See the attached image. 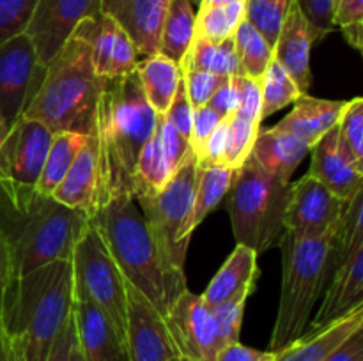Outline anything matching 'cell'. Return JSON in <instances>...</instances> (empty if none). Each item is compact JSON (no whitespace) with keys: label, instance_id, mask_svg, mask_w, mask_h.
<instances>
[{"label":"cell","instance_id":"53","mask_svg":"<svg viewBox=\"0 0 363 361\" xmlns=\"http://www.w3.org/2000/svg\"><path fill=\"white\" fill-rule=\"evenodd\" d=\"M4 282H6V265H4V244H2V236H0V306H2Z\"/></svg>","mask_w":363,"mask_h":361},{"label":"cell","instance_id":"15","mask_svg":"<svg viewBox=\"0 0 363 361\" xmlns=\"http://www.w3.org/2000/svg\"><path fill=\"white\" fill-rule=\"evenodd\" d=\"M188 152H190L188 140L177 133L165 115H158L155 133L145 142L137 161L133 184L135 200L152 197L162 191L177 172Z\"/></svg>","mask_w":363,"mask_h":361},{"label":"cell","instance_id":"38","mask_svg":"<svg viewBox=\"0 0 363 361\" xmlns=\"http://www.w3.org/2000/svg\"><path fill=\"white\" fill-rule=\"evenodd\" d=\"M339 149L350 161L363 170V98L346 103L339 124Z\"/></svg>","mask_w":363,"mask_h":361},{"label":"cell","instance_id":"47","mask_svg":"<svg viewBox=\"0 0 363 361\" xmlns=\"http://www.w3.org/2000/svg\"><path fill=\"white\" fill-rule=\"evenodd\" d=\"M167 120L176 127L177 133L188 140L190 138V130H191V120H194V108H191L190 101L186 98V91H184V81L181 78L179 85H177V91L174 94L172 103H170L169 110L165 113Z\"/></svg>","mask_w":363,"mask_h":361},{"label":"cell","instance_id":"5","mask_svg":"<svg viewBox=\"0 0 363 361\" xmlns=\"http://www.w3.org/2000/svg\"><path fill=\"white\" fill-rule=\"evenodd\" d=\"M96 18H85L46 66L41 87L21 117L39 120L52 133H91L96 105L108 80L92 64Z\"/></svg>","mask_w":363,"mask_h":361},{"label":"cell","instance_id":"57","mask_svg":"<svg viewBox=\"0 0 363 361\" xmlns=\"http://www.w3.org/2000/svg\"><path fill=\"white\" fill-rule=\"evenodd\" d=\"M174 361H194V360H190V357H184V356H179V357H176V360Z\"/></svg>","mask_w":363,"mask_h":361},{"label":"cell","instance_id":"22","mask_svg":"<svg viewBox=\"0 0 363 361\" xmlns=\"http://www.w3.org/2000/svg\"><path fill=\"white\" fill-rule=\"evenodd\" d=\"M362 328L363 306L323 328L307 329L300 338L275 350V361H326Z\"/></svg>","mask_w":363,"mask_h":361},{"label":"cell","instance_id":"52","mask_svg":"<svg viewBox=\"0 0 363 361\" xmlns=\"http://www.w3.org/2000/svg\"><path fill=\"white\" fill-rule=\"evenodd\" d=\"M0 361H16L13 350V342H11L2 322H0Z\"/></svg>","mask_w":363,"mask_h":361},{"label":"cell","instance_id":"27","mask_svg":"<svg viewBox=\"0 0 363 361\" xmlns=\"http://www.w3.org/2000/svg\"><path fill=\"white\" fill-rule=\"evenodd\" d=\"M346 103L347 101H330V99H319L303 94L294 103V108L273 127L294 134L312 149V145L318 144L319 138L325 137L330 130L339 124Z\"/></svg>","mask_w":363,"mask_h":361},{"label":"cell","instance_id":"55","mask_svg":"<svg viewBox=\"0 0 363 361\" xmlns=\"http://www.w3.org/2000/svg\"><path fill=\"white\" fill-rule=\"evenodd\" d=\"M233 2H243V0H199V7L202 6H227Z\"/></svg>","mask_w":363,"mask_h":361},{"label":"cell","instance_id":"16","mask_svg":"<svg viewBox=\"0 0 363 361\" xmlns=\"http://www.w3.org/2000/svg\"><path fill=\"white\" fill-rule=\"evenodd\" d=\"M53 134L39 120L20 117L0 145V173L23 186L35 188L45 166Z\"/></svg>","mask_w":363,"mask_h":361},{"label":"cell","instance_id":"9","mask_svg":"<svg viewBox=\"0 0 363 361\" xmlns=\"http://www.w3.org/2000/svg\"><path fill=\"white\" fill-rule=\"evenodd\" d=\"M73 292L82 294L108 317L124 340L126 333V280L121 275L101 236L91 222L82 232L71 255Z\"/></svg>","mask_w":363,"mask_h":361},{"label":"cell","instance_id":"41","mask_svg":"<svg viewBox=\"0 0 363 361\" xmlns=\"http://www.w3.org/2000/svg\"><path fill=\"white\" fill-rule=\"evenodd\" d=\"M38 0H0V45L25 34Z\"/></svg>","mask_w":363,"mask_h":361},{"label":"cell","instance_id":"33","mask_svg":"<svg viewBox=\"0 0 363 361\" xmlns=\"http://www.w3.org/2000/svg\"><path fill=\"white\" fill-rule=\"evenodd\" d=\"M234 172L236 170L227 168V166H206V168H199L194 214H191V230L194 232L218 207L222 198L229 191Z\"/></svg>","mask_w":363,"mask_h":361},{"label":"cell","instance_id":"12","mask_svg":"<svg viewBox=\"0 0 363 361\" xmlns=\"http://www.w3.org/2000/svg\"><path fill=\"white\" fill-rule=\"evenodd\" d=\"M124 345L128 361H174L181 356L167 328L165 317L128 282Z\"/></svg>","mask_w":363,"mask_h":361},{"label":"cell","instance_id":"40","mask_svg":"<svg viewBox=\"0 0 363 361\" xmlns=\"http://www.w3.org/2000/svg\"><path fill=\"white\" fill-rule=\"evenodd\" d=\"M333 27L340 28L347 45L360 52L363 46V0H335Z\"/></svg>","mask_w":363,"mask_h":361},{"label":"cell","instance_id":"50","mask_svg":"<svg viewBox=\"0 0 363 361\" xmlns=\"http://www.w3.org/2000/svg\"><path fill=\"white\" fill-rule=\"evenodd\" d=\"M74 338H77V329H74V319L73 314H71L69 321L66 322V326H64L62 331H60L59 338L53 343L52 350H50V356L46 361H67Z\"/></svg>","mask_w":363,"mask_h":361},{"label":"cell","instance_id":"30","mask_svg":"<svg viewBox=\"0 0 363 361\" xmlns=\"http://www.w3.org/2000/svg\"><path fill=\"white\" fill-rule=\"evenodd\" d=\"M195 38V9L191 0H170L160 35L158 53L177 64L184 59Z\"/></svg>","mask_w":363,"mask_h":361},{"label":"cell","instance_id":"8","mask_svg":"<svg viewBox=\"0 0 363 361\" xmlns=\"http://www.w3.org/2000/svg\"><path fill=\"white\" fill-rule=\"evenodd\" d=\"M197 179L199 165L194 152L190 151L162 191L152 197L135 200L156 243L169 260L179 269H184L188 244L194 236L191 214Z\"/></svg>","mask_w":363,"mask_h":361},{"label":"cell","instance_id":"36","mask_svg":"<svg viewBox=\"0 0 363 361\" xmlns=\"http://www.w3.org/2000/svg\"><path fill=\"white\" fill-rule=\"evenodd\" d=\"M333 246L339 265L363 246V190L346 204L333 230Z\"/></svg>","mask_w":363,"mask_h":361},{"label":"cell","instance_id":"17","mask_svg":"<svg viewBox=\"0 0 363 361\" xmlns=\"http://www.w3.org/2000/svg\"><path fill=\"white\" fill-rule=\"evenodd\" d=\"M170 0H101V13L121 25L133 41L137 53H158L163 20Z\"/></svg>","mask_w":363,"mask_h":361},{"label":"cell","instance_id":"6","mask_svg":"<svg viewBox=\"0 0 363 361\" xmlns=\"http://www.w3.org/2000/svg\"><path fill=\"white\" fill-rule=\"evenodd\" d=\"M333 230L314 237H298L289 232H284L280 237L282 290L269 340L272 353L282 349L307 331L312 311L321 299L326 283L339 268L333 246Z\"/></svg>","mask_w":363,"mask_h":361},{"label":"cell","instance_id":"51","mask_svg":"<svg viewBox=\"0 0 363 361\" xmlns=\"http://www.w3.org/2000/svg\"><path fill=\"white\" fill-rule=\"evenodd\" d=\"M326 361H363V328L351 335Z\"/></svg>","mask_w":363,"mask_h":361},{"label":"cell","instance_id":"23","mask_svg":"<svg viewBox=\"0 0 363 361\" xmlns=\"http://www.w3.org/2000/svg\"><path fill=\"white\" fill-rule=\"evenodd\" d=\"M137 48L130 35L108 14L96 18L92 35V64L103 78H119L137 71Z\"/></svg>","mask_w":363,"mask_h":361},{"label":"cell","instance_id":"18","mask_svg":"<svg viewBox=\"0 0 363 361\" xmlns=\"http://www.w3.org/2000/svg\"><path fill=\"white\" fill-rule=\"evenodd\" d=\"M73 319L84 361H128L124 340L108 317L77 292H73Z\"/></svg>","mask_w":363,"mask_h":361},{"label":"cell","instance_id":"25","mask_svg":"<svg viewBox=\"0 0 363 361\" xmlns=\"http://www.w3.org/2000/svg\"><path fill=\"white\" fill-rule=\"evenodd\" d=\"M308 152L311 147L300 138L287 131L269 127V130H259L248 159H252L268 176L275 177L280 183L289 184L298 165L303 161Z\"/></svg>","mask_w":363,"mask_h":361},{"label":"cell","instance_id":"24","mask_svg":"<svg viewBox=\"0 0 363 361\" xmlns=\"http://www.w3.org/2000/svg\"><path fill=\"white\" fill-rule=\"evenodd\" d=\"M257 278V253L245 244H236L201 297L208 306L234 299H248Z\"/></svg>","mask_w":363,"mask_h":361},{"label":"cell","instance_id":"14","mask_svg":"<svg viewBox=\"0 0 363 361\" xmlns=\"http://www.w3.org/2000/svg\"><path fill=\"white\" fill-rule=\"evenodd\" d=\"M165 322L181 356L194 361H215L222 347L211 308L201 296L184 290L165 315Z\"/></svg>","mask_w":363,"mask_h":361},{"label":"cell","instance_id":"48","mask_svg":"<svg viewBox=\"0 0 363 361\" xmlns=\"http://www.w3.org/2000/svg\"><path fill=\"white\" fill-rule=\"evenodd\" d=\"M238 101H240V94H238V84L234 76H225L222 84L216 87L215 94L209 99L208 106L215 110L222 119L225 117H233L238 110Z\"/></svg>","mask_w":363,"mask_h":361},{"label":"cell","instance_id":"43","mask_svg":"<svg viewBox=\"0 0 363 361\" xmlns=\"http://www.w3.org/2000/svg\"><path fill=\"white\" fill-rule=\"evenodd\" d=\"M296 6L307 20L314 42L325 39L330 32L335 30L333 27L335 0H296Z\"/></svg>","mask_w":363,"mask_h":361},{"label":"cell","instance_id":"45","mask_svg":"<svg viewBox=\"0 0 363 361\" xmlns=\"http://www.w3.org/2000/svg\"><path fill=\"white\" fill-rule=\"evenodd\" d=\"M223 78L225 76L206 73V71H183L184 91H186V98L191 108L197 110L208 105Z\"/></svg>","mask_w":363,"mask_h":361},{"label":"cell","instance_id":"49","mask_svg":"<svg viewBox=\"0 0 363 361\" xmlns=\"http://www.w3.org/2000/svg\"><path fill=\"white\" fill-rule=\"evenodd\" d=\"M215 361H275V353L252 349L241 342H234L220 349Z\"/></svg>","mask_w":363,"mask_h":361},{"label":"cell","instance_id":"54","mask_svg":"<svg viewBox=\"0 0 363 361\" xmlns=\"http://www.w3.org/2000/svg\"><path fill=\"white\" fill-rule=\"evenodd\" d=\"M67 361H84V356H82V353H80V347H78V342H77V338H74L73 345H71V350H69V357H67Z\"/></svg>","mask_w":363,"mask_h":361},{"label":"cell","instance_id":"21","mask_svg":"<svg viewBox=\"0 0 363 361\" xmlns=\"http://www.w3.org/2000/svg\"><path fill=\"white\" fill-rule=\"evenodd\" d=\"M312 45H314V39H312L307 20L301 14L300 7L294 4L273 46V59L293 78L301 94H308V88L312 85Z\"/></svg>","mask_w":363,"mask_h":361},{"label":"cell","instance_id":"7","mask_svg":"<svg viewBox=\"0 0 363 361\" xmlns=\"http://www.w3.org/2000/svg\"><path fill=\"white\" fill-rule=\"evenodd\" d=\"M291 195V183H280L247 159L234 172L227 191V211L238 244L264 253L279 246L286 232L284 216Z\"/></svg>","mask_w":363,"mask_h":361},{"label":"cell","instance_id":"32","mask_svg":"<svg viewBox=\"0 0 363 361\" xmlns=\"http://www.w3.org/2000/svg\"><path fill=\"white\" fill-rule=\"evenodd\" d=\"M233 41L240 60L241 74L261 81L273 59V46L247 20L238 25Z\"/></svg>","mask_w":363,"mask_h":361},{"label":"cell","instance_id":"20","mask_svg":"<svg viewBox=\"0 0 363 361\" xmlns=\"http://www.w3.org/2000/svg\"><path fill=\"white\" fill-rule=\"evenodd\" d=\"M311 154L308 176L328 188L337 198L347 202L363 190V170L340 152L337 126L312 145Z\"/></svg>","mask_w":363,"mask_h":361},{"label":"cell","instance_id":"56","mask_svg":"<svg viewBox=\"0 0 363 361\" xmlns=\"http://www.w3.org/2000/svg\"><path fill=\"white\" fill-rule=\"evenodd\" d=\"M6 134H7V127L6 124H4L2 115H0V145H2L4 140H6Z\"/></svg>","mask_w":363,"mask_h":361},{"label":"cell","instance_id":"37","mask_svg":"<svg viewBox=\"0 0 363 361\" xmlns=\"http://www.w3.org/2000/svg\"><path fill=\"white\" fill-rule=\"evenodd\" d=\"M296 0H245V20L275 46L279 32Z\"/></svg>","mask_w":363,"mask_h":361},{"label":"cell","instance_id":"4","mask_svg":"<svg viewBox=\"0 0 363 361\" xmlns=\"http://www.w3.org/2000/svg\"><path fill=\"white\" fill-rule=\"evenodd\" d=\"M73 314L71 258L50 262L18 278L2 294L0 322L16 361H46Z\"/></svg>","mask_w":363,"mask_h":361},{"label":"cell","instance_id":"28","mask_svg":"<svg viewBox=\"0 0 363 361\" xmlns=\"http://www.w3.org/2000/svg\"><path fill=\"white\" fill-rule=\"evenodd\" d=\"M137 73L151 108L158 115H165L183 78L181 66L163 53H155L137 62Z\"/></svg>","mask_w":363,"mask_h":361},{"label":"cell","instance_id":"2","mask_svg":"<svg viewBox=\"0 0 363 361\" xmlns=\"http://www.w3.org/2000/svg\"><path fill=\"white\" fill-rule=\"evenodd\" d=\"M156 120L137 71L105 81L91 130L98 149L96 211L112 198L133 197L137 161Z\"/></svg>","mask_w":363,"mask_h":361},{"label":"cell","instance_id":"29","mask_svg":"<svg viewBox=\"0 0 363 361\" xmlns=\"http://www.w3.org/2000/svg\"><path fill=\"white\" fill-rule=\"evenodd\" d=\"M181 71H206L218 76H236L241 74L240 60L233 38L222 42H209L206 39L194 38L190 50L179 62Z\"/></svg>","mask_w":363,"mask_h":361},{"label":"cell","instance_id":"19","mask_svg":"<svg viewBox=\"0 0 363 361\" xmlns=\"http://www.w3.org/2000/svg\"><path fill=\"white\" fill-rule=\"evenodd\" d=\"M363 306V246L335 269L323 292L321 306L307 329H318L335 322Z\"/></svg>","mask_w":363,"mask_h":361},{"label":"cell","instance_id":"1","mask_svg":"<svg viewBox=\"0 0 363 361\" xmlns=\"http://www.w3.org/2000/svg\"><path fill=\"white\" fill-rule=\"evenodd\" d=\"M85 212L39 193L0 173V236L4 244L6 282L50 264L71 258L73 248L89 225ZM4 294V292H2Z\"/></svg>","mask_w":363,"mask_h":361},{"label":"cell","instance_id":"10","mask_svg":"<svg viewBox=\"0 0 363 361\" xmlns=\"http://www.w3.org/2000/svg\"><path fill=\"white\" fill-rule=\"evenodd\" d=\"M34 45L27 34L0 45V115L9 130L27 110L45 78Z\"/></svg>","mask_w":363,"mask_h":361},{"label":"cell","instance_id":"11","mask_svg":"<svg viewBox=\"0 0 363 361\" xmlns=\"http://www.w3.org/2000/svg\"><path fill=\"white\" fill-rule=\"evenodd\" d=\"M101 14V0H38L25 34L41 66H48L85 18Z\"/></svg>","mask_w":363,"mask_h":361},{"label":"cell","instance_id":"44","mask_svg":"<svg viewBox=\"0 0 363 361\" xmlns=\"http://www.w3.org/2000/svg\"><path fill=\"white\" fill-rule=\"evenodd\" d=\"M220 120H222V117H220L215 110L209 108L208 105L194 110V120H191V130H190V138H188V145H190V151L194 152L197 163L201 161L202 156H204L206 145H208L209 137L213 134L215 127L218 126Z\"/></svg>","mask_w":363,"mask_h":361},{"label":"cell","instance_id":"26","mask_svg":"<svg viewBox=\"0 0 363 361\" xmlns=\"http://www.w3.org/2000/svg\"><path fill=\"white\" fill-rule=\"evenodd\" d=\"M96 186H98V149L91 133L84 147L74 158L62 183L57 186L52 197L60 204L85 212L91 218L96 212Z\"/></svg>","mask_w":363,"mask_h":361},{"label":"cell","instance_id":"34","mask_svg":"<svg viewBox=\"0 0 363 361\" xmlns=\"http://www.w3.org/2000/svg\"><path fill=\"white\" fill-rule=\"evenodd\" d=\"M245 20V0L227 6H202L195 13V38L209 42L230 39Z\"/></svg>","mask_w":363,"mask_h":361},{"label":"cell","instance_id":"31","mask_svg":"<svg viewBox=\"0 0 363 361\" xmlns=\"http://www.w3.org/2000/svg\"><path fill=\"white\" fill-rule=\"evenodd\" d=\"M87 134L74 133V131H64V133L53 134L52 145L46 154L45 166L35 183V190L43 195L52 197L53 191L57 190L62 179L66 177L67 170L73 165L74 158L84 147Z\"/></svg>","mask_w":363,"mask_h":361},{"label":"cell","instance_id":"13","mask_svg":"<svg viewBox=\"0 0 363 361\" xmlns=\"http://www.w3.org/2000/svg\"><path fill=\"white\" fill-rule=\"evenodd\" d=\"M347 202L337 198L328 188L307 173L296 183H291L289 202L284 216L286 232L298 237L332 232Z\"/></svg>","mask_w":363,"mask_h":361},{"label":"cell","instance_id":"35","mask_svg":"<svg viewBox=\"0 0 363 361\" xmlns=\"http://www.w3.org/2000/svg\"><path fill=\"white\" fill-rule=\"evenodd\" d=\"M301 96L303 94L293 78L275 59H272L261 80V119H268L291 103H296Z\"/></svg>","mask_w":363,"mask_h":361},{"label":"cell","instance_id":"3","mask_svg":"<svg viewBox=\"0 0 363 361\" xmlns=\"http://www.w3.org/2000/svg\"><path fill=\"white\" fill-rule=\"evenodd\" d=\"M89 222L99 232L124 280L165 317L188 289L186 276L184 269L176 268L156 243L135 198H112Z\"/></svg>","mask_w":363,"mask_h":361},{"label":"cell","instance_id":"46","mask_svg":"<svg viewBox=\"0 0 363 361\" xmlns=\"http://www.w3.org/2000/svg\"><path fill=\"white\" fill-rule=\"evenodd\" d=\"M234 78H236L238 94H240L238 110L234 115L261 124V81L252 80L245 74H236Z\"/></svg>","mask_w":363,"mask_h":361},{"label":"cell","instance_id":"39","mask_svg":"<svg viewBox=\"0 0 363 361\" xmlns=\"http://www.w3.org/2000/svg\"><path fill=\"white\" fill-rule=\"evenodd\" d=\"M259 130H261L259 122H252L238 115L230 117L222 166L233 170L240 168L250 156Z\"/></svg>","mask_w":363,"mask_h":361},{"label":"cell","instance_id":"42","mask_svg":"<svg viewBox=\"0 0 363 361\" xmlns=\"http://www.w3.org/2000/svg\"><path fill=\"white\" fill-rule=\"evenodd\" d=\"M245 304H247V299H234L220 303L216 306H209L213 311V317H215L216 333H218V342L222 349L229 343L240 342Z\"/></svg>","mask_w":363,"mask_h":361}]
</instances>
